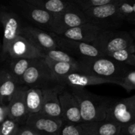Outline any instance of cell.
Returning <instances> with one entry per match:
<instances>
[{"mask_svg":"<svg viewBox=\"0 0 135 135\" xmlns=\"http://www.w3.org/2000/svg\"><path fill=\"white\" fill-rule=\"evenodd\" d=\"M9 113H8L7 104L0 103V125L8 118Z\"/></svg>","mask_w":135,"mask_h":135,"instance_id":"obj_34","label":"cell"},{"mask_svg":"<svg viewBox=\"0 0 135 135\" xmlns=\"http://www.w3.org/2000/svg\"><path fill=\"white\" fill-rule=\"evenodd\" d=\"M46 63L58 83V80L63 76L74 72H79V65L64 62H57L44 57Z\"/></svg>","mask_w":135,"mask_h":135,"instance_id":"obj_23","label":"cell"},{"mask_svg":"<svg viewBox=\"0 0 135 135\" xmlns=\"http://www.w3.org/2000/svg\"><path fill=\"white\" fill-rule=\"evenodd\" d=\"M115 0H73L75 6L83 12L96 7L108 5Z\"/></svg>","mask_w":135,"mask_h":135,"instance_id":"obj_28","label":"cell"},{"mask_svg":"<svg viewBox=\"0 0 135 135\" xmlns=\"http://www.w3.org/2000/svg\"><path fill=\"white\" fill-rule=\"evenodd\" d=\"M42 89L27 88L25 92V104L28 114L40 113L42 106Z\"/></svg>","mask_w":135,"mask_h":135,"instance_id":"obj_22","label":"cell"},{"mask_svg":"<svg viewBox=\"0 0 135 135\" xmlns=\"http://www.w3.org/2000/svg\"><path fill=\"white\" fill-rule=\"evenodd\" d=\"M8 6L11 8L22 20L30 25L50 32L53 15L43 9L32 5L27 0H14Z\"/></svg>","mask_w":135,"mask_h":135,"instance_id":"obj_5","label":"cell"},{"mask_svg":"<svg viewBox=\"0 0 135 135\" xmlns=\"http://www.w3.org/2000/svg\"><path fill=\"white\" fill-rule=\"evenodd\" d=\"M77 60L80 73L112 80L117 85H119L123 78L133 70L132 67L104 55L83 57Z\"/></svg>","mask_w":135,"mask_h":135,"instance_id":"obj_1","label":"cell"},{"mask_svg":"<svg viewBox=\"0 0 135 135\" xmlns=\"http://www.w3.org/2000/svg\"><path fill=\"white\" fill-rule=\"evenodd\" d=\"M20 36L26 38L43 54L48 50H59L52 33L30 24H24Z\"/></svg>","mask_w":135,"mask_h":135,"instance_id":"obj_10","label":"cell"},{"mask_svg":"<svg viewBox=\"0 0 135 135\" xmlns=\"http://www.w3.org/2000/svg\"><path fill=\"white\" fill-rule=\"evenodd\" d=\"M119 86H122L128 92L135 90V70L129 71L120 82Z\"/></svg>","mask_w":135,"mask_h":135,"instance_id":"obj_31","label":"cell"},{"mask_svg":"<svg viewBox=\"0 0 135 135\" xmlns=\"http://www.w3.org/2000/svg\"><path fill=\"white\" fill-rule=\"evenodd\" d=\"M59 84L46 63L44 57L33 59L32 63L22 76L20 85L39 89Z\"/></svg>","mask_w":135,"mask_h":135,"instance_id":"obj_4","label":"cell"},{"mask_svg":"<svg viewBox=\"0 0 135 135\" xmlns=\"http://www.w3.org/2000/svg\"><path fill=\"white\" fill-rule=\"evenodd\" d=\"M63 121L38 113L30 114L25 125L43 135H59Z\"/></svg>","mask_w":135,"mask_h":135,"instance_id":"obj_13","label":"cell"},{"mask_svg":"<svg viewBox=\"0 0 135 135\" xmlns=\"http://www.w3.org/2000/svg\"><path fill=\"white\" fill-rule=\"evenodd\" d=\"M87 135H121V127L111 121H91L79 124Z\"/></svg>","mask_w":135,"mask_h":135,"instance_id":"obj_19","label":"cell"},{"mask_svg":"<svg viewBox=\"0 0 135 135\" xmlns=\"http://www.w3.org/2000/svg\"><path fill=\"white\" fill-rule=\"evenodd\" d=\"M0 22L3 28L1 57L6 59L11 44L18 36H20L25 23L21 17L8 5L0 7Z\"/></svg>","mask_w":135,"mask_h":135,"instance_id":"obj_6","label":"cell"},{"mask_svg":"<svg viewBox=\"0 0 135 135\" xmlns=\"http://www.w3.org/2000/svg\"><path fill=\"white\" fill-rule=\"evenodd\" d=\"M58 84L68 88H85V87L89 86L115 83L112 80L80 72H74L59 79L58 80Z\"/></svg>","mask_w":135,"mask_h":135,"instance_id":"obj_16","label":"cell"},{"mask_svg":"<svg viewBox=\"0 0 135 135\" xmlns=\"http://www.w3.org/2000/svg\"><path fill=\"white\" fill-rule=\"evenodd\" d=\"M19 85L7 68L0 69V103L8 104Z\"/></svg>","mask_w":135,"mask_h":135,"instance_id":"obj_20","label":"cell"},{"mask_svg":"<svg viewBox=\"0 0 135 135\" xmlns=\"http://www.w3.org/2000/svg\"><path fill=\"white\" fill-rule=\"evenodd\" d=\"M105 120L114 123L121 128L134 122L135 94L125 98H112L107 110Z\"/></svg>","mask_w":135,"mask_h":135,"instance_id":"obj_8","label":"cell"},{"mask_svg":"<svg viewBox=\"0 0 135 135\" xmlns=\"http://www.w3.org/2000/svg\"><path fill=\"white\" fill-rule=\"evenodd\" d=\"M108 57L112 58L116 61L135 67V52L134 48L124 49L119 51L111 53Z\"/></svg>","mask_w":135,"mask_h":135,"instance_id":"obj_26","label":"cell"},{"mask_svg":"<svg viewBox=\"0 0 135 135\" xmlns=\"http://www.w3.org/2000/svg\"><path fill=\"white\" fill-rule=\"evenodd\" d=\"M44 57V55L34 47L28 40L21 36H18L12 42L8 50L7 58L34 59Z\"/></svg>","mask_w":135,"mask_h":135,"instance_id":"obj_17","label":"cell"},{"mask_svg":"<svg viewBox=\"0 0 135 135\" xmlns=\"http://www.w3.org/2000/svg\"><path fill=\"white\" fill-rule=\"evenodd\" d=\"M84 13L76 6L59 14L53 15L50 32L60 36L69 29L86 23Z\"/></svg>","mask_w":135,"mask_h":135,"instance_id":"obj_9","label":"cell"},{"mask_svg":"<svg viewBox=\"0 0 135 135\" xmlns=\"http://www.w3.org/2000/svg\"><path fill=\"white\" fill-rule=\"evenodd\" d=\"M102 30V29L93 24L86 22L79 26L66 30L59 36L92 44Z\"/></svg>","mask_w":135,"mask_h":135,"instance_id":"obj_18","label":"cell"},{"mask_svg":"<svg viewBox=\"0 0 135 135\" xmlns=\"http://www.w3.org/2000/svg\"><path fill=\"white\" fill-rule=\"evenodd\" d=\"M118 1L115 0L112 3L96 7L83 12L87 22L102 30L118 29L123 23L117 14Z\"/></svg>","mask_w":135,"mask_h":135,"instance_id":"obj_7","label":"cell"},{"mask_svg":"<svg viewBox=\"0 0 135 135\" xmlns=\"http://www.w3.org/2000/svg\"><path fill=\"white\" fill-rule=\"evenodd\" d=\"M129 32L130 33V34L131 35V36L133 37L134 41H135V28L131 29V30Z\"/></svg>","mask_w":135,"mask_h":135,"instance_id":"obj_35","label":"cell"},{"mask_svg":"<svg viewBox=\"0 0 135 135\" xmlns=\"http://www.w3.org/2000/svg\"><path fill=\"white\" fill-rule=\"evenodd\" d=\"M20 126L17 121L8 117L0 125V135H17Z\"/></svg>","mask_w":135,"mask_h":135,"instance_id":"obj_29","label":"cell"},{"mask_svg":"<svg viewBox=\"0 0 135 135\" xmlns=\"http://www.w3.org/2000/svg\"><path fill=\"white\" fill-rule=\"evenodd\" d=\"M52 34L59 46V50L67 53L76 59L103 56L92 44L63 38L54 33Z\"/></svg>","mask_w":135,"mask_h":135,"instance_id":"obj_12","label":"cell"},{"mask_svg":"<svg viewBox=\"0 0 135 135\" xmlns=\"http://www.w3.org/2000/svg\"><path fill=\"white\" fill-rule=\"evenodd\" d=\"M7 59L8 67L7 69L20 85V82L22 76L32 63L33 59L18 58H7Z\"/></svg>","mask_w":135,"mask_h":135,"instance_id":"obj_24","label":"cell"},{"mask_svg":"<svg viewBox=\"0 0 135 135\" xmlns=\"http://www.w3.org/2000/svg\"><path fill=\"white\" fill-rule=\"evenodd\" d=\"M117 14L123 22H130L135 19V2L119 0L117 3Z\"/></svg>","mask_w":135,"mask_h":135,"instance_id":"obj_25","label":"cell"},{"mask_svg":"<svg viewBox=\"0 0 135 135\" xmlns=\"http://www.w3.org/2000/svg\"><path fill=\"white\" fill-rule=\"evenodd\" d=\"M121 135H135V121L121 128Z\"/></svg>","mask_w":135,"mask_h":135,"instance_id":"obj_33","label":"cell"},{"mask_svg":"<svg viewBox=\"0 0 135 135\" xmlns=\"http://www.w3.org/2000/svg\"><path fill=\"white\" fill-rule=\"evenodd\" d=\"M27 87L20 85L8 103V117L17 121L20 125H25L28 117L25 104V92Z\"/></svg>","mask_w":135,"mask_h":135,"instance_id":"obj_15","label":"cell"},{"mask_svg":"<svg viewBox=\"0 0 135 135\" xmlns=\"http://www.w3.org/2000/svg\"><path fill=\"white\" fill-rule=\"evenodd\" d=\"M59 135H87L79 125L63 123Z\"/></svg>","mask_w":135,"mask_h":135,"instance_id":"obj_30","label":"cell"},{"mask_svg":"<svg viewBox=\"0 0 135 135\" xmlns=\"http://www.w3.org/2000/svg\"><path fill=\"white\" fill-rule=\"evenodd\" d=\"M134 52H135V41H134Z\"/></svg>","mask_w":135,"mask_h":135,"instance_id":"obj_37","label":"cell"},{"mask_svg":"<svg viewBox=\"0 0 135 135\" xmlns=\"http://www.w3.org/2000/svg\"><path fill=\"white\" fill-rule=\"evenodd\" d=\"M44 57L48 58L51 60L57 62H64L72 64H77V59L71 56L67 53L61 50H51L44 53Z\"/></svg>","mask_w":135,"mask_h":135,"instance_id":"obj_27","label":"cell"},{"mask_svg":"<svg viewBox=\"0 0 135 135\" xmlns=\"http://www.w3.org/2000/svg\"><path fill=\"white\" fill-rule=\"evenodd\" d=\"M64 86L57 84L42 89V106L40 113L57 119H61V109L59 94Z\"/></svg>","mask_w":135,"mask_h":135,"instance_id":"obj_14","label":"cell"},{"mask_svg":"<svg viewBox=\"0 0 135 135\" xmlns=\"http://www.w3.org/2000/svg\"><path fill=\"white\" fill-rule=\"evenodd\" d=\"M79 104L83 123L104 121L112 98L95 94L86 88H69Z\"/></svg>","mask_w":135,"mask_h":135,"instance_id":"obj_2","label":"cell"},{"mask_svg":"<svg viewBox=\"0 0 135 135\" xmlns=\"http://www.w3.org/2000/svg\"><path fill=\"white\" fill-rule=\"evenodd\" d=\"M32 5L52 15L59 14L75 6L73 0H27Z\"/></svg>","mask_w":135,"mask_h":135,"instance_id":"obj_21","label":"cell"},{"mask_svg":"<svg viewBox=\"0 0 135 135\" xmlns=\"http://www.w3.org/2000/svg\"><path fill=\"white\" fill-rule=\"evenodd\" d=\"M62 121L65 123H83L79 104L68 87L64 86L59 94Z\"/></svg>","mask_w":135,"mask_h":135,"instance_id":"obj_11","label":"cell"},{"mask_svg":"<svg viewBox=\"0 0 135 135\" xmlns=\"http://www.w3.org/2000/svg\"><path fill=\"white\" fill-rule=\"evenodd\" d=\"M134 40L130 33L118 29L102 30L92 45L102 55L124 49L134 48Z\"/></svg>","mask_w":135,"mask_h":135,"instance_id":"obj_3","label":"cell"},{"mask_svg":"<svg viewBox=\"0 0 135 135\" xmlns=\"http://www.w3.org/2000/svg\"><path fill=\"white\" fill-rule=\"evenodd\" d=\"M17 135H43L38 133L36 131L30 129L26 125H21L18 129Z\"/></svg>","mask_w":135,"mask_h":135,"instance_id":"obj_32","label":"cell"},{"mask_svg":"<svg viewBox=\"0 0 135 135\" xmlns=\"http://www.w3.org/2000/svg\"><path fill=\"white\" fill-rule=\"evenodd\" d=\"M129 23L131 24V25H135V19L133 20V21H131L130 22H129Z\"/></svg>","mask_w":135,"mask_h":135,"instance_id":"obj_36","label":"cell"}]
</instances>
